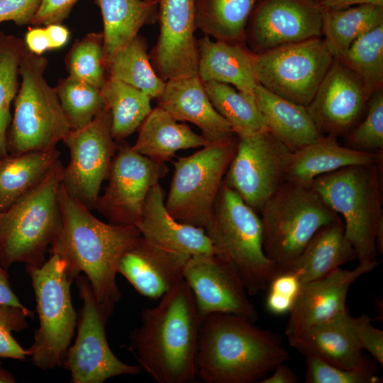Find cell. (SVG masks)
Returning <instances> with one entry per match:
<instances>
[{"label": "cell", "instance_id": "6da1fadb", "mask_svg": "<svg viewBox=\"0 0 383 383\" xmlns=\"http://www.w3.org/2000/svg\"><path fill=\"white\" fill-rule=\"evenodd\" d=\"M58 201L62 226L50 245L74 279L80 272L88 279L97 301L113 308L121 299L116 284L122 254L140 237L133 225H114L100 221L60 185Z\"/></svg>", "mask_w": 383, "mask_h": 383}, {"label": "cell", "instance_id": "7a4b0ae2", "mask_svg": "<svg viewBox=\"0 0 383 383\" xmlns=\"http://www.w3.org/2000/svg\"><path fill=\"white\" fill-rule=\"evenodd\" d=\"M153 308L142 313L131 349L140 367L159 383H188L197 374L196 357L204 317L183 279Z\"/></svg>", "mask_w": 383, "mask_h": 383}, {"label": "cell", "instance_id": "3957f363", "mask_svg": "<svg viewBox=\"0 0 383 383\" xmlns=\"http://www.w3.org/2000/svg\"><path fill=\"white\" fill-rule=\"evenodd\" d=\"M290 358L280 337L231 313L204 318L197 374L206 383H251L262 379Z\"/></svg>", "mask_w": 383, "mask_h": 383}, {"label": "cell", "instance_id": "277c9868", "mask_svg": "<svg viewBox=\"0 0 383 383\" xmlns=\"http://www.w3.org/2000/svg\"><path fill=\"white\" fill-rule=\"evenodd\" d=\"M382 163L345 167L309 184L340 216L359 262L377 257L376 232L383 221Z\"/></svg>", "mask_w": 383, "mask_h": 383}, {"label": "cell", "instance_id": "5b68a950", "mask_svg": "<svg viewBox=\"0 0 383 383\" xmlns=\"http://www.w3.org/2000/svg\"><path fill=\"white\" fill-rule=\"evenodd\" d=\"M64 167L60 160L31 190L0 212V264L40 267L62 226L58 193Z\"/></svg>", "mask_w": 383, "mask_h": 383}, {"label": "cell", "instance_id": "8992f818", "mask_svg": "<svg viewBox=\"0 0 383 383\" xmlns=\"http://www.w3.org/2000/svg\"><path fill=\"white\" fill-rule=\"evenodd\" d=\"M204 230L214 254L233 265L249 295L266 289L279 273L265 254L260 216L223 182Z\"/></svg>", "mask_w": 383, "mask_h": 383}, {"label": "cell", "instance_id": "52a82bcc", "mask_svg": "<svg viewBox=\"0 0 383 383\" xmlns=\"http://www.w3.org/2000/svg\"><path fill=\"white\" fill-rule=\"evenodd\" d=\"M258 213L265 254L279 273L301 253L319 229L341 219L310 185L287 180Z\"/></svg>", "mask_w": 383, "mask_h": 383}, {"label": "cell", "instance_id": "ba28073f", "mask_svg": "<svg viewBox=\"0 0 383 383\" xmlns=\"http://www.w3.org/2000/svg\"><path fill=\"white\" fill-rule=\"evenodd\" d=\"M48 65L45 57L26 48L19 67L21 83L6 135L10 155L55 149L72 129L55 88L45 79Z\"/></svg>", "mask_w": 383, "mask_h": 383}, {"label": "cell", "instance_id": "9c48e42d", "mask_svg": "<svg viewBox=\"0 0 383 383\" xmlns=\"http://www.w3.org/2000/svg\"><path fill=\"white\" fill-rule=\"evenodd\" d=\"M35 293L39 328L28 348L32 363L39 369L62 366L77 328L71 296L72 279L65 262L55 254L40 267H26Z\"/></svg>", "mask_w": 383, "mask_h": 383}, {"label": "cell", "instance_id": "30bf717a", "mask_svg": "<svg viewBox=\"0 0 383 383\" xmlns=\"http://www.w3.org/2000/svg\"><path fill=\"white\" fill-rule=\"evenodd\" d=\"M237 135L209 144L178 158L165 206L177 221L205 228L209 222L228 167L235 155Z\"/></svg>", "mask_w": 383, "mask_h": 383}, {"label": "cell", "instance_id": "8fae6325", "mask_svg": "<svg viewBox=\"0 0 383 383\" xmlns=\"http://www.w3.org/2000/svg\"><path fill=\"white\" fill-rule=\"evenodd\" d=\"M82 307L77 313V334L68 348L62 365L70 372L72 383H103L119 375L140 372L138 365L121 361L111 350L106 335V324L113 308L99 303L84 276L75 278Z\"/></svg>", "mask_w": 383, "mask_h": 383}, {"label": "cell", "instance_id": "7c38bea8", "mask_svg": "<svg viewBox=\"0 0 383 383\" xmlns=\"http://www.w3.org/2000/svg\"><path fill=\"white\" fill-rule=\"evenodd\" d=\"M333 60L322 37L311 38L256 54V77L268 91L306 107Z\"/></svg>", "mask_w": 383, "mask_h": 383}, {"label": "cell", "instance_id": "4fadbf2b", "mask_svg": "<svg viewBox=\"0 0 383 383\" xmlns=\"http://www.w3.org/2000/svg\"><path fill=\"white\" fill-rule=\"evenodd\" d=\"M237 137L236 150L223 182L258 213L286 181L292 151L268 128Z\"/></svg>", "mask_w": 383, "mask_h": 383}, {"label": "cell", "instance_id": "5bb4252c", "mask_svg": "<svg viewBox=\"0 0 383 383\" xmlns=\"http://www.w3.org/2000/svg\"><path fill=\"white\" fill-rule=\"evenodd\" d=\"M62 142L70 151L62 185L89 210L96 208L102 182L107 179L118 145L111 134V116L105 106L88 125L71 129Z\"/></svg>", "mask_w": 383, "mask_h": 383}, {"label": "cell", "instance_id": "9a60e30c", "mask_svg": "<svg viewBox=\"0 0 383 383\" xmlns=\"http://www.w3.org/2000/svg\"><path fill=\"white\" fill-rule=\"evenodd\" d=\"M168 167L122 144L113 159L108 184L96 209L114 225H133L140 220L152 187L165 176Z\"/></svg>", "mask_w": 383, "mask_h": 383}, {"label": "cell", "instance_id": "2e32d148", "mask_svg": "<svg viewBox=\"0 0 383 383\" xmlns=\"http://www.w3.org/2000/svg\"><path fill=\"white\" fill-rule=\"evenodd\" d=\"M322 37V11L315 0H260L248 19L245 43L255 54Z\"/></svg>", "mask_w": 383, "mask_h": 383}, {"label": "cell", "instance_id": "e0dca14e", "mask_svg": "<svg viewBox=\"0 0 383 383\" xmlns=\"http://www.w3.org/2000/svg\"><path fill=\"white\" fill-rule=\"evenodd\" d=\"M183 279L194 295L201 315L231 313L255 322L257 313L233 265L214 253L191 256Z\"/></svg>", "mask_w": 383, "mask_h": 383}, {"label": "cell", "instance_id": "ac0fdd59", "mask_svg": "<svg viewBox=\"0 0 383 383\" xmlns=\"http://www.w3.org/2000/svg\"><path fill=\"white\" fill-rule=\"evenodd\" d=\"M157 21L159 35L149 54L157 74L165 82L198 75L196 0H158Z\"/></svg>", "mask_w": 383, "mask_h": 383}, {"label": "cell", "instance_id": "d6986e66", "mask_svg": "<svg viewBox=\"0 0 383 383\" xmlns=\"http://www.w3.org/2000/svg\"><path fill=\"white\" fill-rule=\"evenodd\" d=\"M371 96L360 80L334 58L306 109L322 135L344 137L363 118Z\"/></svg>", "mask_w": 383, "mask_h": 383}, {"label": "cell", "instance_id": "ffe728a7", "mask_svg": "<svg viewBox=\"0 0 383 383\" xmlns=\"http://www.w3.org/2000/svg\"><path fill=\"white\" fill-rule=\"evenodd\" d=\"M379 264L377 259L364 261L351 270L339 267L323 277L301 283L289 312L286 336L296 335L345 312L352 284Z\"/></svg>", "mask_w": 383, "mask_h": 383}, {"label": "cell", "instance_id": "44dd1931", "mask_svg": "<svg viewBox=\"0 0 383 383\" xmlns=\"http://www.w3.org/2000/svg\"><path fill=\"white\" fill-rule=\"evenodd\" d=\"M156 99L157 106L176 121L196 126L208 145L235 136L229 123L212 105L198 75L167 80Z\"/></svg>", "mask_w": 383, "mask_h": 383}, {"label": "cell", "instance_id": "7402d4cb", "mask_svg": "<svg viewBox=\"0 0 383 383\" xmlns=\"http://www.w3.org/2000/svg\"><path fill=\"white\" fill-rule=\"evenodd\" d=\"M135 226L145 241L167 252L187 257L214 253L204 228L181 223L169 213L160 183L148 194L142 216Z\"/></svg>", "mask_w": 383, "mask_h": 383}, {"label": "cell", "instance_id": "603a6c76", "mask_svg": "<svg viewBox=\"0 0 383 383\" xmlns=\"http://www.w3.org/2000/svg\"><path fill=\"white\" fill-rule=\"evenodd\" d=\"M190 257L163 250L140 235L119 259L117 272L141 295L159 299L183 279V270Z\"/></svg>", "mask_w": 383, "mask_h": 383}, {"label": "cell", "instance_id": "cb8c5ba5", "mask_svg": "<svg viewBox=\"0 0 383 383\" xmlns=\"http://www.w3.org/2000/svg\"><path fill=\"white\" fill-rule=\"evenodd\" d=\"M347 309L333 318L288 338L289 345L304 356L318 357L332 365L353 369L365 362Z\"/></svg>", "mask_w": 383, "mask_h": 383}, {"label": "cell", "instance_id": "d4e9b609", "mask_svg": "<svg viewBox=\"0 0 383 383\" xmlns=\"http://www.w3.org/2000/svg\"><path fill=\"white\" fill-rule=\"evenodd\" d=\"M198 76L203 82L214 81L252 94L258 84L255 68L256 54L245 43L197 40Z\"/></svg>", "mask_w": 383, "mask_h": 383}, {"label": "cell", "instance_id": "484cf974", "mask_svg": "<svg viewBox=\"0 0 383 383\" xmlns=\"http://www.w3.org/2000/svg\"><path fill=\"white\" fill-rule=\"evenodd\" d=\"M383 162V152H365L340 145L337 137L323 135L291 154L286 180L309 185L316 177L340 168Z\"/></svg>", "mask_w": 383, "mask_h": 383}, {"label": "cell", "instance_id": "4316f807", "mask_svg": "<svg viewBox=\"0 0 383 383\" xmlns=\"http://www.w3.org/2000/svg\"><path fill=\"white\" fill-rule=\"evenodd\" d=\"M355 259V250L346 238L340 219L319 229L281 272L294 274L301 284L323 277Z\"/></svg>", "mask_w": 383, "mask_h": 383}, {"label": "cell", "instance_id": "83f0119b", "mask_svg": "<svg viewBox=\"0 0 383 383\" xmlns=\"http://www.w3.org/2000/svg\"><path fill=\"white\" fill-rule=\"evenodd\" d=\"M131 146L137 152L157 162L170 160L178 150L208 145L201 135L186 123H179L169 113L157 106L138 129Z\"/></svg>", "mask_w": 383, "mask_h": 383}, {"label": "cell", "instance_id": "f1b7e54d", "mask_svg": "<svg viewBox=\"0 0 383 383\" xmlns=\"http://www.w3.org/2000/svg\"><path fill=\"white\" fill-rule=\"evenodd\" d=\"M252 94L268 129L292 152L323 137L306 107L287 101L259 84Z\"/></svg>", "mask_w": 383, "mask_h": 383}, {"label": "cell", "instance_id": "f546056e", "mask_svg": "<svg viewBox=\"0 0 383 383\" xmlns=\"http://www.w3.org/2000/svg\"><path fill=\"white\" fill-rule=\"evenodd\" d=\"M104 23L106 66L114 54L128 44L145 26L158 19V2L147 0H94Z\"/></svg>", "mask_w": 383, "mask_h": 383}, {"label": "cell", "instance_id": "4dcf8cb0", "mask_svg": "<svg viewBox=\"0 0 383 383\" xmlns=\"http://www.w3.org/2000/svg\"><path fill=\"white\" fill-rule=\"evenodd\" d=\"M56 148L0 158V212L40 183L60 160Z\"/></svg>", "mask_w": 383, "mask_h": 383}, {"label": "cell", "instance_id": "1f68e13d", "mask_svg": "<svg viewBox=\"0 0 383 383\" xmlns=\"http://www.w3.org/2000/svg\"><path fill=\"white\" fill-rule=\"evenodd\" d=\"M383 23V6L362 4L322 11V37L334 58L363 34Z\"/></svg>", "mask_w": 383, "mask_h": 383}, {"label": "cell", "instance_id": "d6a6232c", "mask_svg": "<svg viewBox=\"0 0 383 383\" xmlns=\"http://www.w3.org/2000/svg\"><path fill=\"white\" fill-rule=\"evenodd\" d=\"M260 0H196L197 29L215 40L245 43L248 19Z\"/></svg>", "mask_w": 383, "mask_h": 383}, {"label": "cell", "instance_id": "836d02e7", "mask_svg": "<svg viewBox=\"0 0 383 383\" xmlns=\"http://www.w3.org/2000/svg\"><path fill=\"white\" fill-rule=\"evenodd\" d=\"M107 78L126 83L152 99L159 96L165 82L155 72L148 53L147 39L138 34L106 63Z\"/></svg>", "mask_w": 383, "mask_h": 383}, {"label": "cell", "instance_id": "e575fe53", "mask_svg": "<svg viewBox=\"0 0 383 383\" xmlns=\"http://www.w3.org/2000/svg\"><path fill=\"white\" fill-rule=\"evenodd\" d=\"M111 116V134L122 141L138 128L152 110L151 98L121 81L107 78L101 88Z\"/></svg>", "mask_w": 383, "mask_h": 383}, {"label": "cell", "instance_id": "d590c367", "mask_svg": "<svg viewBox=\"0 0 383 383\" xmlns=\"http://www.w3.org/2000/svg\"><path fill=\"white\" fill-rule=\"evenodd\" d=\"M203 83L212 105L227 121L235 135H251L268 128L253 94L224 83Z\"/></svg>", "mask_w": 383, "mask_h": 383}, {"label": "cell", "instance_id": "8d00e7d4", "mask_svg": "<svg viewBox=\"0 0 383 383\" xmlns=\"http://www.w3.org/2000/svg\"><path fill=\"white\" fill-rule=\"evenodd\" d=\"M372 96L383 89V23L355 40L338 58Z\"/></svg>", "mask_w": 383, "mask_h": 383}, {"label": "cell", "instance_id": "74e56055", "mask_svg": "<svg viewBox=\"0 0 383 383\" xmlns=\"http://www.w3.org/2000/svg\"><path fill=\"white\" fill-rule=\"evenodd\" d=\"M25 49L22 39L0 32V158L9 154L6 135L12 119L10 106L18 90V76Z\"/></svg>", "mask_w": 383, "mask_h": 383}, {"label": "cell", "instance_id": "f35d334b", "mask_svg": "<svg viewBox=\"0 0 383 383\" xmlns=\"http://www.w3.org/2000/svg\"><path fill=\"white\" fill-rule=\"evenodd\" d=\"M55 88L72 129L90 123L105 106L101 89L72 77L60 79Z\"/></svg>", "mask_w": 383, "mask_h": 383}, {"label": "cell", "instance_id": "ab89813d", "mask_svg": "<svg viewBox=\"0 0 383 383\" xmlns=\"http://www.w3.org/2000/svg\"><path fill=\"white\" fill-rule=\"evenodd\" d=\"M65 63L69 76L101 89L107 79L103 33H90L76 40Z\"/></svg>", "mask_w": 383, "mask_h": 383}, {"label": "cell", "instance_id": "60d3db41", "mask_svg": "<svg viewBox=\"0 0 383 383\" xmlns=\"http://www.w3.org/2000/svg\"><path fill=\"white\" fill-rule=\"evenodd\" d=\"M344 145L365 152H383V89L372 95L363 118L344 136Z\"/></svg>", "mask_w": 383, "mask_h": 383}, {"label": "cell", "instance_id": "b9f144b4", "mask_svg": "<svg viewBox=\"0 0 383 383\" xmlns=\"http://www.w3.org/2000/svg\"><path fill=\"white\" fill-rule=\"evenodd\" d=\"M307 383H380L373 370L365 362L353 369H344L332 365L313 357L305 356Z\"/></svg>", "mask_w": 383, "mask_h": 383}, {"label": "cell", "instance_id": "7bdbcfd3", "mask_svg": "<svg viewBox=\"0 0 383 383\" xmlns=\"http://www.w3.org/2000/svg\"><path fill=\"white\" fill-rule=\"evenodd\" d=\"M33 311L27 308L0 304V359L11 358L24 361L29 357L28 349H24L12 335L28 327V318H33ZM1 365V360H0Z\"/></svg>", "mask_w": 383, "mask_h": 383}, {"label": "cell", "instance_id": "ee69618b", "mask_svg": "<svg viewBox=\"0 0 383 383\" xmlns=\"http://www.w3.org/2000/svg\"><path fill=\"white\" fill-rule=\"evenodd\" d=\"M366 314L351 317V324L357 340L362 350L367 351L382 367L383 331L372 325Z\"/></svg>", "mask_w": 383, "mask_h": 383}, {"label": "cell", "instance_id": "f6af8a7d", "mask_svg": "<svg viewBox=\"0 0 383 383\" xmlns=\"http://www.w3.org/2000/svg\"><path fill=\"white\" fill-rule=\"evenodd\" d=\"M41 0H0V23L12 21L17 26L31 24Z\"/></svg>", "mask_w": 383, "mask_h": 383}, {"label": "cell", "instance_id": "bcb514c9", "mask_svg": "<svg viewBox=\"0 0 383 383\" xmlns=\"http://www.w3.org/2000/svg\"><path fill=\"white\" fill-rule=\"evenodd\" d=\"M78 0H41L31 25L46 26L52 23H61L67 18Z\"/></svg>", "mask_w": 383, "mask_h": 383}, {"label": "cell", "instance_id": "7dc6e473", "mask_svg": "<svg viewBox=\"0 0 383 383\" xmlns=\"http://www.w3.org/2000/svg\"><path fill=\"white\" fill-rule=\"evenodd\" d=\"M270 291L295 299L301 282L293 274L284 272L277 274L269 283Z\"/></svg>", "mask_w": 383, "mask_h": 383}, {"label": "cell", "instance_id": "c3c4849f", "mask_svg": "<svg viewBox=\"0 0 383 383\" xmlns=\"http://www.w3.org/2000/svg\"><path fill=\"white\" fill-rule=\"evenodd\" d=\"M24 44L32 53L41 55L50 50V42L45 27L30 28L25 35Z\"/></svg>", "mask_w": 383, "mask_h": 383}, {"label": "cell", "instance_id": "681fc988", "mask_svg": "<svg viewBox=\"0 0 383 383\" xmlns=\"http://www.w3.org/2000/svg\"><path fill=\"white\" fill-rule=\"evenodd\" d=\"M7 272L0 264V304L26 308L13 292Z\"/></svg>", "mask_w": 383, "mask_h": 383}, {"label": "cell", "instance_id": "f907efd6", "mask_svg": "<svg viewBox=\"0 0 383 383\" xmlns=\"http://www.w3.org/2000/svg\"><path fill=\"white\" fill-rule=\"evenodd\" d=\"M47 33L50 50L62 48L67 43L70 38V31L61 23H52L45 26Z\"/></svg>", "mask_w": 383, "mask_h": 383}, {"label": "cell", "instance_id": "816d5d0a", "mask_svg": "<svg viewBox=\"0 0 383 383\" xmlns=\"http://www.w3.org/2000/svg\"><path fill=\"white\" fill-rule=\"evenodd\" d=\"M294 301L292 298L269 291L266 306L272 313L283 314L289 312Z\"/></svg>", "mask_w": 383, "mask_h": 383}, {"label": "cell", "instance_id": "f5cc1de1", "mask_svg": "<svg viewBox=\"0 0 383 383\" xmlns=\"http://www.w3.org/2000/svg\"><path fill=\"white\" fill-rule=\"evenodd\" d=\"M316 2L322 11L342 9L362 4L383 6V0H317Z\"/></svg>", "mask_w": 383, "mask_h": 383}, {"label": "cell", "instance_id": "db71d44e", "mask_svg": "<svg viewBox=\"0 0 383 383\" xmlns=\"http://www.w3.org/2000/svg\"><path fill=\"white\" fill-rule=\"evenodd\" d=\"M261 380L260 383H296L298 379L296 374L283 362L274 369L272 375Z\"/></svg>", "mask_w": 383, "mask_h": 383}, {"label": "cell", "instance_id": "11a10c76", "mask_svg": "<svg viewBox=\"0 0 383 383\" xmlns=\"http://www.w3.org/2000/svg\"><path fill=\"white\" fill-rule=\"evenodd\" d=\"M13 382H16L13 375L9 371L0 367V383Z\"/></svg>", "mask_w": 383, "mask_h": 383}, {"label": "cell", "instance_id": "9f6ffc18", "mask_svg": "<svg viewBox=\"0 0 383 383\" xmlns=\"http://www.w3.org/2000/svg\"><path fill=\"white\" fill-rule=\"evenodd\" d=\"M147 1H156V2H158V0H147Z\"/></svg>", "mask_w": 383, "mask_h": 383}, {"label": "cell", "instance_id": "6f0895ef", "mask_svg": "<svg viewBox=\"0 0 383 383\" xmlns=\"http://www.w3.org/2000/svg\"><path fill=\"white\" fill-rule=\"evenodd\" d=\"M315 1H316L317 0H315Z\"/></svg>", "mask_w": 383, "mask_h": 383}]
</instances>
